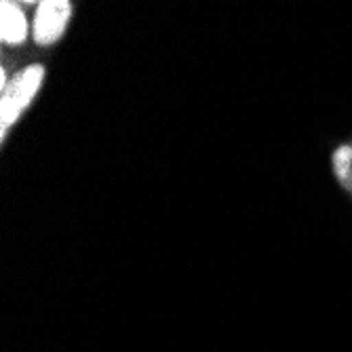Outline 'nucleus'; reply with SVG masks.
<instances>
[{
	"instance_id": "obj_1",
	"label": "nucleus",
	"mask_w": 352,
	"mask_h": 352,
	"mask_svg": "<svg viewBox=\"0 0 352 352\" xmlns=\"http://www.w3.org/2000/svg\"><path fill=\"white\" fill-rule=\"evenodd\" d=\"M43 78L45 68L34 63V66H28L17 72L7 82V87L3 89V98H0V129H3V138L9 126L15 124L21 112L30 106V102L36 98Z\"/></svg>"
},
{
	"instance_id": "obj_2",
	"label": "nucleus",
	"mask_w": 352,
	"mask_h": 352,
	"mask_svg": "<svg viewBox=\"0 0 352 352\" xmlns=\"http://www.w3.org/2000/svg\"><path fill=\"white\" fill-rule=\"evenodd\" d=\"M72 5L68 0H45L36 9L34 17V41L45 47L53 45L68 28Z\"/></svg>"
},
{
	"instance_id": "obj_3",
	"label": "nucleus",
	"mask_w": 352,
	"mask_h": 352,
	"mask_svg": "<svg viewBox=\"0 0 352 352\" xmlns=\"http://www.w3.org/2000/svg\"><path fill=\"white\" fill-rule=\"evenodd\" d=\"M28 36V21L17 5H0V38L7 45H21Z\"/></svg>"
},
{
	"instance_id": "obj_4",
	"label": "nucleus",
	"mask_w": 352,
	"mask_h": 352,
	"mask_svg": "<svg viewBox=\"0 0 352 352\" xmlns=\"http://www.w3.org/2000/svg\"><path fill=\"white\" fill-rule=\"evenodd\" d=\"M333 167H336V171H338V175L342 179L348 177L350 167H352V148L350 146H342V148L336 150V154H333Z\"/></svg>"
}]
</instances>
